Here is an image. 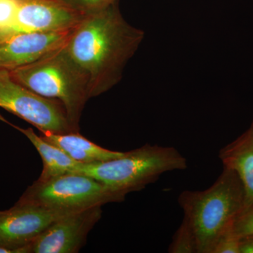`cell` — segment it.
<instances>
[{"mask_svg": "<svg viewBox=\"0 0 253 253\" xmlns=\"http://www.w3.org/2000/svg\"><path fill=\"white\" fill-rule=\"evenodd\" d=\"M144 38L142 30L123 18L118 0L84 16L65 47L88 78L91 98L104 94L121 81L126 63Z\"/></svg>", "mask_w": 253, "mask_h": 253, "instance_id": "6da1fadb", "label": "cell"}, {"mask_svg": "<svg viewBox=\"0 0 253 253\" xmlns=\"http://www.w3.org/2000/svg\"><path fill=\"white\" fill-rule=\"evenodd\" d=\"M178 203L194 232L197 253H212L244 207V187L234 170L224 168L212 186L204 191L185 190Z\"/></svg>", "mask_w": 253, "mask_h": 253, "instance_id": "7a4b0ae2", "label": "cell"}, {"mask_svg": "<svg viewBox=\"0 0 253 253\" xmlns=\"http://www.w3.org/2000/svg\"><path fill=\"white\" fill-rule=\"evenodd\" d=\"M8 71L14 81L30 90L59 101L73 129L79 132L82 113L91 99L89 83L65 45L35 62Z\"/></svg>", "mask_w": 253, "mask_h": 253, "instance_id": "3957f363", "label": "cell"}, {"mask_svg": "<svg viewBox=\"0 0 253 253\" xmlns=\"http://www.w3.org/2000/svg\"><path fill=\"white\" fill-rule=\"evenodd\" d=\"M187 167L186 158L175 148L146 144L110 161L81 163L73 173L91 176L126 196L145 189L164 173L184 170Z\"/></svg>", "mask_w": 253, "mask_h": 253, "instance_id": "277c9868", "label": "cell"}, {"mask_svg": "<svg viewBox=\"0 0 253 253\" xmlns=\"http://www.w3.org/2000/svg\"><path fill=\"white\" fill-rule=\"evenodd\" d=\"M126 196L91 176L69 173L49 180L35 181L18 201L54 209L79 211L121 202Z\"/></svg>", "mask_w": 253, "mask_h": 253, "instance_id": "5b68a950", "label": "cell"}, {"mask_svg": "<svg viewBox=\"0 0 253 253\" xmlns=\"http://www.w3.org/2000/svg\"><path fill=\"white\" fill-rule=\"evenodd\" d=\"M0 108L31 123L41 131L54 134L77 132L73 129L63 105L33 92L0 69Z\"/></svg>", "mask_w": 253, "mask_h": 253, "instance_id": "8992f818", "label": "cell"}, {"mask_svg": "<svg viewBox=\"0 0 253 253\" xmlns=\"http://www.w3.org/2000/svg\"><path fill=\"white\" fill-rule=\"evenodd\" d=\"M75 212L18 201L10 209L0 211V253H30V245L36 238L55 221Z\"/></svg>", "mask_w": 253, "mask_h": 253, "instance_id": "52a82bcc", "label": "cell"}, {"mask_svg": "<svg viewBox=\"0 0 253 253\" xmlns=\"http://www.w3.org/2000/svg\"><path fill=\"white\" fill-rule=\"evenodd\" d=\"M102 206L67 214L55 221L30 245V253H78L101 219Z\"/></svg>", "mask_w": 253, "mask_h": 253, "instance_id": "ba28073f", "label": "cell"}, {"mask_svg": "<svg viewBox=\"0 0 253 253\" xmlns=\"http://www.w3.org/2000/svg\"><path fill=\"white\" fill-rule=\"evenodd\" d=\"M85 15L61 0H21L14 26L7 36L27 32L67 31L76 28Z\"/></svg>", "mask_w": 253, "mask_h": 253, "instance_id": "9c48e42d", "label": "cell"}, {"mask_svg": "<svg viewBox=\"0 0 253 253\" xmlns=\"http://www.w3.org/2000/svg\"><path fill=\"white\" fill-rule=\"evenodd\" d=\"M17 33L0 39V69L11 71L29 64L64 46L73 29Z\"/></svg>", "mask_w": 253, "mask_h": 253, "instance_id": "30bf717a", "label": "cell"}, {"mask_svg": "<svg viewBox=\"0 0 253 253\" xmlns=\"http://www.w3.org/2000/svg\"><path fill=\"white\" fill-rule=\"evenodd\" d=\"M223 167L238 174L245 190L244 207L253 203V120L247 130L220 149Z\"/></svg>", "mask_w": 253, "mask_h": 253, "instance_id": "8fae6325", "label": "cell"}, {"mask_svg": "<svg viewBox=\"0 0 253 253\" xmlns=\"http://www.w3.org/2000/svg\"><path fill=\"white\" fill-rule=\"evenodd\" d=\"M41 137L62 149L73 160L82 164L110 161L122 156L124 152L111 151L89 141L79 132L54 134L41 131Z\"/></svg>", "mask_w": 253, "mask_h": 253, "instance_id": "7c38bea8", "label": "cell"}, {"mask_svg": "<svg viewBox=\"0 0 253 253\" xmlns=\"http://www.w3.org/2000/svg\"><path fill=\"white\" fill-rule=\"evenodd\" d=\"M12 126L29 139L41 155L43 169L38 181L49 180L56 176L73 173L76 168L81 164L70 157L62 149L38 136L32 128L23 129L19 126Z\"/></svg>", "mask_w": 253, "mask_h": 253, "instance_id": "4fadbf2b", "label": "cell"}, {"mask_svg": "<svg viewBox=\"0 0 253 253\" xmlns=\"http://www.w3.org/2000/svg\"><path fill=\"white\" fill-rule=\"evenodd\" d=\"M170 253H197L196 238L191 226L185 219L173 236L172 242L168 248Z\"/></svg>", "mask_w": 253, "mask_h": 253, "instance_id": "5bb4252c", "label": "cell"}, {"mask_svg": "<svg viewBox=\"0 0 253 253\" xmlns=\"http://www.w3.org/2000/svg\"><path fill=\"white\" fill-rule=\"evenodd\" d=\"M228 234L237 239L253 234V203L243 208L234 219Z\"/></svg>", "mask_w": 253, "mask_h": 253, "instance_id": "9a60e30c", "label": "cell"}, {"mask_svg": "<svg viewBox=\"0 0 253 253\" xmlns=\"http://www.w3.org/2000/svg\"><path fill=\"white\" fill-rule=\"evenodd\" d=\"M84 14L104 9L117 0H61Z\"/></svg>", "mask_w": 253, "mask_h": 253, "instance_id": "2e32d148", "label": "cell"}, {"mask_svg": "<svg viewBox=\"0 0 253 253\" xmlns=\"http://www.w3.org/2000/svg\"><path fill=\"white\" fill-rule=\"evenodd\" d=\"M212 253H241L240 239L226 234L216 243Z\"/></svg>", "mask_w": 253, "mask_h": 253, "instance_id": "e0dca14e", "label": "cell"}, {"mask_svg": "<svg viewBox=\"0 0 253 253\" xmlns=\"http://www.w3.org/2000/svg\"><path fill=\"white\" fill-rule=\"evenodd\" d=\"M241 253H253V234L240 239Z\"/></svg>", "mask_w": 253, "mask_h": 253, "instance_id": "ac0fdd59", "label": "cell"}]
</instances>
